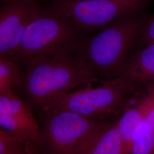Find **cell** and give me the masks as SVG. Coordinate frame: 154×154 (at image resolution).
Returning a JSON list of instances; mask_svg holds the SVG:
<instances>
[{"mask_svg":"<svg viewBox=\"0 0 154 154\" xmlns=\"http://www.w3.org/2000/svg\"><path fill=\"white\" fill-rule=\"evenodd\" d=\"M131 154H154V129L143 119L135 128Z\"/></svg>","mask_w":154,"mask_h":154,"instance_id":"7c38bea8","label":"cell"},{"mask_svg":"<svg viewBox=\"0 0 154 154\" xmlns=\"http://www.w3.org/2000/svg\"><path fill=\"white\" fill-rule=\"evenodd\" d=\"M22 78L21 66L14 59L0 57V92L7 88L16 90Z\"/></svg>","mask_w":154,"mask_h":154,"instance_id":"4fadbf2b","label":"cell"},{"mask_svg":"<svg viewBox=\"0 0 154 154\" xmlns=\"http://www.w3.org/2000/svg\"><path fill=\"white\" fill-rule=\"evenodd\" d=\"M0 154H36L32 140L0 128Z\"/></svg>","mask_w":154,"mask_h":154,"instance_id":"8fae6325","label":"cell"},{"mask_svg":"<svg viewBox=\"0 0 154 154\" xmlns=\"http://www.w3.org/2000/svg\"><path fill=\"white\" fill-rule=\"evenodd\" d=\"M116 122L90 134L72 154H127Z\"/></svg>","mask_w":154,"mask_h":154,"instance_id":"30bf717a","label":"cell"},{"mask_svg":"<svg viewBox=\"0 0 154 154\" xmlns=\"http://www.w3.org/2000/svg\"><path fill=\"white\" fill-rule=\"evenodd\" d=\"M87 37L66 17L44 6L25 30L13 59L22 66L39 58L76 57Z\"/></svg>","mask_w":154,"mask_h":154,"instance_id":"3957f363","label":"cell"},{"mask_svg":"<svg viewBox=\"0 0 154 154\" xmlns=\"http://www.w3.org/2000/svg\"><path fill=\"white\" fill-rule=\"evenodd\" d=\"M30 1V2H39L42 4L43 0H1V2H5V1Z\"/></svg>","mask_w":154,"mask_h":154,"instance_id":"2e32d148","label":"cell"},{"mask_svg":"<svg viewBox=\"0 0 154 154\" xmlns=\"http://www.w3.org/2000/svg\"><path fill=\"white\" fill-rule=\"evenodd\" d=\"M42 3L9 1L1 2L0 10V57L13 59L29 25L38 16Z\"/></svg>","mask_w":154,"mask_h":154,"instance_id":"52a82bcc","label":"cell"},{"mask_svg":"<svg viewBox=\"0 0 154 154\" xmlns=\"http://www.w3.org/2000/svg\"><path fill=\"white\" fill-rule=\"evenodd\" d=\"M138 13L122 14L97 34L85 38L75 57L87 66L94 78L108 79L116 77L145 22Z\"/></svg>","mask_w":154,"mask_h":154,"instance_id":"7a4b0ae2","label":"cell"},{"mask_svg":"<svg viewBox=\"0 0 154 154\" xmlns=\"http://www.w3.org/2000/svg\"><path fill=\"white\" fill-rule=\"evenodd\" d=\"M97 79L74 56L43 57L23 66L22 81L16 90L37 114L53 108L72 89Z\"/></svg>","mask_w":154,"mask_h":154,"instance_id":"6da1fadb","label":"cell"},{"mask_svg":"<svg viewBox=\"0 0 154 154\" xmlns=\"http://www.w3.org/2000/svg\"><path fill=\"white\" fill-rule=\"evenodd\" d=\"M102 82L96 88L89 86L69 93L52 109L115 122L132 100L145 91L122 76L102 79Z\"/></svg>","mask_w":154,"mask_h":154,"instance_id":"277c9868","label":"cell"},{"mask_svg":"<svg viewBox=\"0 0 154 154\" xmlns=\"http://www.w3.org/2000/svg\"><path fill=\"white\" fill-rule=\"evenodd\" d=\"M152 91L153 94H154V90H152ZM143 119L148 122L154 128V102L152 103V105L151 109H149V112L147 114V115Z\"/></svg>","mask_w":154,"mask_h":154,"instance_id":"9a60e30c","label":"cell"},{"mask_svg":"<svg viewBox=\"0 0 154 154\" xmlns=\"http://www.w3.org/2000/svg\"><path fill=\"white\" fill-rule=\"evenodd\" d=\"M30 105L15 90L7 88L0 92V128L34 142L39 126Z\"/></svg>","mask_w":154,"mask_h":154,"instance_id":"ba28073f","label":"cell"},{"mask_svg":"<svg viewBox=\"0 0 154 154\" xmlns=\"http://www.w3.org/2000/svg\"><path fill=\"white\" fill-rule=\"evenodd\" d=\"M140 48L154 43V14L145 21L136 42Z\"/></svg>","mask_w":154,"mask_h":154,"instance_id":"5bb4252c","label":"cell"},{"mask_svg":"<svg viewBox=\"0 0 154 154\" xmlns=\"http://www.w3.org/2000/svg\"><path fill=\"white\" fill-rule=\"evenodd\" d=\"M37 114L39 128L33 142L36 154H72L90 134L113 123L55 109Z\"/></svg>","mask_w":154,"mask_h":154,"instance_id":"5b68a950","label":"cell"},{"mask_svg":"<svg viewBox=\"0 0 154 154\" xmlns=\"http://www.w3.org/2000/svg\"><path fill=\"white\" fill-rule=\"evenodd\" d=\"M116 76L126 78L144 91L154 90V43L140 48L128 55Z\"/></svg>","mask_w":154,"mask_h":154,"instance_id":"9c48e42d","label":"cell"},{"mask_svg":"<svg viewBox=\"0 0 154 154\" xmlns=\"http://www.w3.org/2000/svg\"><path fill=\"white\" fill-rule=\"evenodd\" d=\"M149 0H51L48 5L87 34L118 17L139 11Z\"/></svg>","mask_w":154,"mask_h":154,"instance_id":"8992f818","label":"cell"}]
</instances>
